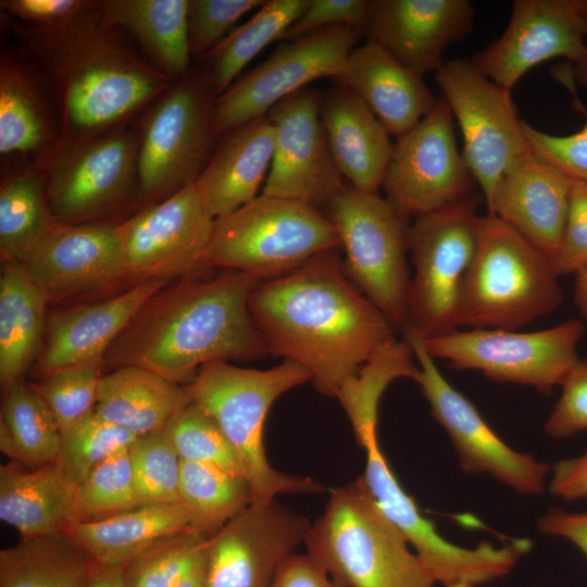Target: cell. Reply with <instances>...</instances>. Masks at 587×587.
<instances>
[{
    "label": "cell",
    "instance_id": "cell-1",
    "mask_svg": "<svg viewBox=\"0 0 587 587\" xmlns=\"http://www.w3.org/2000/svg\"><path fill=\"white\" fill-rule=\"evenodd\" d=\"M337 249L258 283L248 299L267 353L307 367L329 397L397 339L392 323L348 277Z\"/></svg>",
    "mask_w": 587,
    "mask_h": 587
},
{
    "label": "cell",
    "instance_id": "cell-2",
    "mask_svg": "<svg viewBox=\"0 0 587 587\" xmlns=\"http://www.w3.org/2000/svg\"><path fill=\"white\" fill-rule=\"evenodd\" d=\"M258 283L226 270L209 279L193 275L167 284L141 307L103 362L143 367L182 385L204 364L267 354L248 305Z\"/></svg>",
    "mask_w": 587,
    "mask_h": 587
},
{
    "label": "cell",
    "instance_id": "cell-3",
    "mask_svg": "<svg viewBox=\"0 0 587 587\" xmlns=\"http://www.w3.org/2000/svg\"><path fill=\"white\" fill-rule=\"evenodd\" d=\"M17 34L59 99L62 134L58 145L117 128L172 84L104 21L101 1H92L61 24L23 25Z\"/></svg>",
    "mask_w": 587,
    "mask_h": 587
},
{
    "label": "cell",
    "instance_id": "cell-4",
    "mask_svg": "<svg viewBox=\"0 0 587 587\" xmlns=\"http://www.w3.org/2000/svg\"><path fill=\"white\" fill-rule=\"evenodd\" d=\"M312 375L292 360L268 370L239 367L227 361L204 364L185 385L192 402L221 428L238 455L251 487L253 502L280 494H320L325 487L310 477L288 475L268 462L263 430L272 404Z\"/></svg>",
    "mask_w": 587,
    "mask_h": 587
},
{
    "label": "cell",
    "instance_id": "cell-5",
    "mask_svg": "<svg viewBox=\"0 0 587 587\" xmlns=\"http://www.w3.org/2000/svg\"><path fill=\"white\" fill-rule=\"evenodd\" d=\"M307 554L341 587H435L400 530L359 478L330 491L304 538Z\"/></svg>",
    "mask_w": 587,
    "mask_h": 587
},
{
    "label": "cell",
    "instance_id": "cell-6",
    "mask_svg": "<svg viewBox=\"0 0 587 587\" xmlns=\"http://www.w3.org/2000/svg\"><path fill=\"white\" fill-rule=\"evenodd\" d=\"M562 301L552 261L499 217L482 215L459 327L516 330L555 311Z\"/></svg>",
    "mask_w": 587,
    "mask_h": 587
},
{
    "label": "cell",
    "instance_id": "cell-7",
    "mask_svg": "<svg viewBox=\"0 0 587 587\" xmlns=\"http://www.w3.org/2000/svg\"><path fill=\"white\" fill-rule=\"evenodd\" d=\"M339 247L337 229L315 207L260 195L215 218L203 268L224 267L263 282Z\"/></svg>",
    "mask_w": 587,
    "mask_h": 587
},
{
    "label": "cell",
    "instance_id": "cell-8",
    "mask_svg": "<svg viewBox=\"0 0 587 587\" xmlns=\"http://www.w3.org/2000/svg\"><path fill=\"white\" fill-rule=\"evenodd\" d=\"M326 205L346 253L348 277L403 332L409 323L410 217L378 192L352 186H345Z\"/></svg>",
    "mask_w": 587,
    "mask_h": 587
},
{
    "label": "cell",
    "instance_id": "cell-9",
    "mask_svg": "<svg viewBox=\"0 0 587 587\" xmlns=\"http://www.w3.org/2000/svg\"><path fill=\"white\" fill-rule=\"evenodd\" d=\"M480 216L475 198L467 196L410 224L414 273L407 328L424 338L460 328L461 296L477 250Z\"/></svg>",
    "mask_w": 587,
    "mask_h": 587
},
{
    "label": "cell",
    "instance_id": "cell-10",
    "mask_svg": "<svg viewBox=\"0 0 587 587\" xmlns=\"http://www.w3.org/2000/svg\"><path fill=\"white\" fill-rule=\"evenodd\" d=\"M216 97L201 73H189L154 102L139 136L143 201H161L199 177L221 138L213 120Z\"/></svg>",
    "mask_w": 587,
    "mask_h": 587
},
{
    "label": "cell",
    "instance_id": "cell-11",
    "mask_svg": "<svg viewBox=\"0 0 587 587\" xmlns=\"http://www.w3.org/2000/svg\"><path fill=\"white\" fill-rule=\"evenodd\" d=\"M138 151L139 136L124 128L57 145L40 170L53 221L97 223L140 197Z\"/></svg>",
    "mask_w": 587,
    "mask_h": 587
},
{
    "label": "cell",
    "instance_id": "cell-12",
    "mask_svg": "<svg viewBox=\"0 0 587 587\" xmlns=\"http://www.w3.org/2000/svg\"><path fill=\"white\" fill-rule=\"evenodd\" d=\"M366 455L360 477L378 508L400 530L437 584L478 586L509 575L520 559L532 548L527 538H514L496 547L484 541L464 548L446 540L419 510L394 474L378 444L377 434L358 442Z\"/></svg>",
    "mask_w": 587,
    "mask_h": 587
},
{
    "label": "cell",
    "instance_id": "cell-13",
    "mask_svg": "<svg viewBox=\"0 0 587 587\" xmlns=\"http://www.w3.org/2000/svg\"><path fill=\"white\" fill-rule=\"evenodd\" d=\"M585 327L569 320L550 328L516 332L500 328L453 330L424 338L433 359L455 370H474L499 383L530 386L548 395L579 360L577 345Z\"/></svg>",
    "mask_w": 587,
    "mask_h": 587
},
{
    "label": "cell",
    "instance_id": "cell-14",
    "mask_svg": "<svg viewBox=\"0 0 587 587\" xmlns=\"http://www.w3.org/2000/svg\"><path fill=\"white\" fill-rule=\"evenodd\" d=\"M435 78L457 120L464 161L486 205L505 170L529 151L511 90L482 74L471 60L446 61Z\"/></svg>",
    "mask_w": 587,
    "mask_h": 587
},
{
    "label": "cell",
    "instance_id": "cell-15",
    "mask_svg": "<svg viewBox=\"0 0 587 587\" xmlns=\"http://www.w3.org/2000/svg\"><path fill=\"white\" fill-rule=\"evenodd\" d=\"M363 29L334 25L296 37L237 79L214 102L220 136L266 115L279 101L319 78L337 77Z\"/></svg>",
    "mask_w": 587,
    "mask_h": 587
},
{
    "label": "cell",
    "instance_id": "cell-16",
    "mask_svg": "<svg viewBox=\"0 0 587 587\" xmlns=\"http://www.w3.org/2000/svg\"><path fill=\"white\" fill-rule=\"evenodd\" d=\"M420 373L416 383L429 403L433 417L446 429L462 471L486 473L523 495H540L550 467L528 453L510 448L485 422L474 404L438 370L426 351L423 337L405 328Z\"/></svg>",
    "mask_w": 587,
    "mask_h": 587
},
{
    "label": "cell",
    "instance_id": "cell-17",
    "mask_svg": "<svg viewBox=\"0 0 587 587\" xmlns=\"http://www.w3.org/2000/svg\"><path fill=\"white\" fill-rule=\"evenodd\" d=\"M474 183L457 146L454 117L440 97L397 138L382 187L397 209L415 218L471 196Z\"/></svg>",
    "mask_w": 587,
    "mask_h": 587
},
{
    "label": "cell",
    "instance_id": "cell-18",
    "mask_svg": "<svg viewBox=\"0 0 587 587\" xmlns=\"http://www.w3.org/2000/svg\"><path fill=\"white\" fill-rule=\"evenodd\" d=\"M214 221L190 184L118 223L128 282L180 279L203 271Z\"/></svg>",
    "mask_w": 587,
    "mask_h": 587
},
{
    "label": "cell",
    "instance_id": "cell-19",
    "mask_svg": "<svg viewBox=\"0 0 587 587\" xmlns=\"http://www.w3.org/2000/svg\"><path fill=\"white\" fill-rule=\"evenodd\" d=\"M320 99V90L305 87L267 112L275 145L262 196L316 208L346 186L321 120Z\"/></svg>",
    "mask_w": 587,
    "mask_h": 587
},
{
    "label": "cell",
    "instance_id": "cell-20",
    "mask_svg": "<svg viewBox=\"0 0 587 587\" xmlns=\"http://www.w3.org/2000/svg\"><path fill=\"white\" fill-rule=\"evenodd\" d=\"M310 526L276 499L252 502L209 538L205 587H270Z\"/></svg>",
    "mask_w": 587,
    "mask_h": 587
},
{
    "label": "cell",
    "instance_id": "cell-21",
    "mask_svg": "<svg viewBox=\"0 0 587 587\" xmlns=\"http://www.w3.org/2000/svg\"><path fill=\"white\" fill-rule=\"evenodd\" d=\"M587 46V0H515L503 34L472 58L475 67L511 90L536 65L576 63Z\"/></svg>",
    "mask_w": 587,
    "mask_h": 587
},
{
    "label": "cell",
    "instance_id": "cell-22",
    "mask_svg": "<svg viewBox=\"0 0 587 587\" xmlns=\"http://www.w3.org/2000/svg\"><path fill=\"white\" fill-rule=\"evenodd\" d=\"M48 303L128 282L118 224H54L21 263Z\"/></svg>",
    "mask_w": 587,
    "mask_h": 587
},
{
    "label": "cell",
    "instance_id": "cell-23",
    "mask_svg": "<svg viewBox=\"0 0 587 587\" xmlns=\"http://www.w3.org/2000/svg\"><path fill=\"white\" fill-rule=\"evenodd\" d=\"M467 0H372L365 33L402 65L424 77L473 28Z\"/></svg>",
    "mask_w": 587,
    "mask_h": 587
},
{
    "label": "cell",
    "instance_id": "cell-24",
    "mask_svg": "<svg viewBox=\"0 0 587 587\" xmlns=\"http://www.w3.org/2000/svg\"><path fill=\"white\" fill-rule=\"evenodd\" d=\"M171 282H141L105 300L51 312L36 358L35 375L39 379L59 370L103 358L141 307Z\"/></svg>",
    "mask_w": 587,
    "mask_h": 587
},
{
    "label": "cell",
    "instance_id": "cell-25",
    "mask_svg": "<svg viewBox=\"0 0 587 587\" xmlns=\"http://www.w3.org/2000/svg\"><path fill=\"white\" fill-rule=\"evenodd\" d=\"M572 179L530 150L501 175L487 207L553 263L563 237Z\"/></svg>",
    "mask_w": 587,
    "mask_h": 587
},
{
    "label": "cell",
    "instance_id": "cell-26",
    "mask_svg": "<svg viewBox=\"0 0 587 587\" xmlns=\"http://www.w3.org/2000/svg\"><path fill=\"white\" fill-rule=\"evenodd\" d=\"M334 79L362 99L397 138L414 127L439 100L423 76L371 40L350 52Z\"/></svg>",
    "mask_w": 587,
    "mask_h": 587
},
{
    "label": "cell",
    "instance_id": "cell-27",
    "mask_svg": "<svg viewBox=\"0 0 587 587\" xmlns=\"http://www.w3.org/2000/svg\"><path fill=\"white\" fill-rule=\"evenodd\" d=\"M274 145L267 115L221 136L193 183L212 217L227 215L258 197L271 168Z\"/></svg>",
    "mask_w": 587,
    "mask_h": 587
},
{
    "label": "cell",
    "instance_id": "cell-28",
    "mask_svg": "<svg viewBox=\"0 0 587 587\" xmlns=\"http://www.w3.org/2000/svg\"><path fill=\"white\" fill-rule=\"evenodd\" d=\"M320 115L341 175L355 189L377 192L394 148L388 130L362 99L339 85L321 91Z\"/></svg>",
    "mask_w": 587,
    "mask_h": 587
},
{
    "label": "cell",
    "instance_id": "cell-29",
    "mask_svg": "<svg viewBox=\"0 0 587 587\" xmlns=\"http://www.w3.org/2000/svg\"><path fill=\"white\" fill-rule=\"evenodd\" d=\"M75 486L55 460L39 467H0V519L22 537L55 536L75 524Z\"/></svg>",
    "mask_w": 587,
    "mask_h": 587
},
{
    "label": "cell",
    "instance_id": "cell-30",
    "mask_svg": "<svg viewBox=\"0 0 587 587\" xmlns=\"http://www.w3.org/2000/svg\"><path fill=\"white\" fill-rule=\"evenodd\" d=\"M191 402L185 385L171 383L147 369L126 365L101 376L93 411L138 438L162 432Z\"/></svg>",
    "mask_w": 587,
    "mask_h": 587
},
{
    "label": "cell",
    "instance_id": "cell-31",
    "mask_svg": "<svg viewBox=\"0 0 587 587\" xmlns=\"http://www.w3.org/2000/svg\"><path fill=\"white\" fill-rule=\"evenodd\" d=\"M193 528L180 502L142 504L115 515L77 523L65 535L101 566L122 567L158 540Z\"/></svg>",
    "mask_w": 587,
    "mask_h": 587
},
{
    "label": "cell",
    "instance_id": "cell-32",
    "mask_svg": "<svg viewBox=\"0 0 587 587\" xmlns=\"http://www.w3.org/2000/svg\"><path fill=\"white\" fill-rule=\"evenodd\" d=\"M104 21L130 34L172 83L189 74L188 0L101 1Z\"/></svg>",
    "mask_w": 587,
    "mask_h": 587
},
{
    "label": "cell",
    "instance_id": "cell-33",
    "mask_svg": "<svg viewBox=\"0 0 587 587\" xmlns=\"http://www.w3.org/2000/svg\"><path fill=\"white\" fill-rule=\"evenodd\" d=\"M48 301L18 262L1 263L0 383L22 379L41 347Z\"/></svg>",
    "mask_w": 587,
    "mask_h": 587
},
{
    "label": "cell",
    "instance_id": "cell-34",
    "mask_svg": "<svg viewBox=\"0 0 587 587\" xmlns=\"http://www.w3.org/2000/svg\"><path fill=\"white\" fill-rule=\"evenodd\" d=\"M96 565L65 534L21 539L0 551V587H87Z\"/></svg>",
    "mask_w": 587,
    "mask_h": 587
},
{
    "label": "cell",
    "instance_id": "cell-35",
    "mask_svg": "<svg viewBox=\"0 0 587 587\" xmlns=\"http://www.w3.org/2000/svg\"><path fill=\"white\" fill-rule=\"evenodd\" d=\"M310 0H266L243 24L234 28L201 60V73L216 96L237 79L242 70L270 43L282 39L303 13Z\"/></svg>",
    "mask_w": 587,
    "mask_h": 587
},
{
    "label": "cell",
    "instance_id": "cell-36",
    "mask_svg": "<svg viewBox=\"0 0 587 587\" xmlns=\"http://www.w3.org/2000/svg\"><path fill=\"white\" fill-rule=\"evenodd\" d=\"M2 390L1 452L10 461L30 469L58 460L61 432L33 385L20 379Z\"/></svg>",
    "mask_w": 587,
    "mask_h": 587
},
{
    "label": "cell",
    "instance_id": "cell-37",
    "mask_svg": "<svg viewBox=\"0 0 587 587\" xmlns=\"http://www.w3.org/2000/svg\"><path fill=\"white\" fill-rule=\"evenodd\" d=\"M13 57L0 66V153L38 152L52 145V127L39 85Z\"/></svg>",
    "mask_w": 587,
    "mask_h": 587
},
{
    "label": "cell",
    "instance_id": "cell-38",
    "mask_svg": "<svg viewBox=\"0 0 587 587\" xmlns=\"http://www.w3.org/2000/svg\"><path fill=\"white\" fill-rule=\"evenodd\" d=\"M54 224L41 172L25 170L2 182L0 187L1 263H22Z\"/></svg>",
    "mask_w": 587,
    "mask_h": 587
},
{
    "label": "cell",
    "instance_id": "cell-39",
    "mask_svg": "<svg viewBox=\"0 0 587 587\" xmlns=\"http://www.w3.org/2000/svg\"><path fill=\"white\" fill-rule=\"evenodd\" d=\"M179 502L190 514L192 527L212 536L246 510L253 496L242 476L182 461Z\"/></svg>",
    "mask_w": 587,
    "mask_h": 587
},
{
    "label": "cell",
    "instance_id": "cell-40",
    "mask_svg": "<svg viewBox=\"0 0 587 587\" xmlns=\"http://www.w3.org/2000/svg\"><path fill=\"white\" fill-rule=\"evenodd\" d=\"M414 359L410 344L404 338L395 339L340 386L335 397L351 423L355 439L377 432L378 404L392 380L400 377L416 380L420 367Z\"/></svg>",
    "mask_w": 587,
    "mask_h": 587
},
{
    "label": "cell",
    "instance_id": "cell-41",
    "mask_svg": "<svg viewBox=\"0 0 587 587\" xmlns=\"http://www.w3.org/2000/svg\"><path fill=\"white\" fill-rule=\"evenodd\" d=\"M208 534L187 528L168 535L122 566L126 587H173L204 552Z\"/></svg>",
    "mask_w": 587,
    "mask_h": 587
},
{
    "label": "cell",
    "instance_id": "cell-42",
    "mask_svg": "<svg viewBox=\"0 0 587 587\" xmlns=\"http://www.w3.org/2000/svg\"><path fill=\"white\" fill-rule=\"evenodd\" d=\"M136 439L93 411L61 432L58 461L67 478L78 486L101 463L128 450Z\"/></svg>",
    "mask_w": 587,
    "mask_h": 587
},
{
    "label": "cell",
    "instance_id": "cell-43",
    "mask_svg": "<svg viewBox=\"0 0 587 587\" xmlns=\"http://www.w3.org/2000/svg\"><path fill=\"white\" fill-rule=\"evenodd\" d=\"M163 432L182 461L215 466L246 478L242 464L221 428L193 402L176 414Z\"/></svg>",
    "mask_w": 587,
    "mask_h": 587
},
{
    "label": "cell",
    "instance_id": "cell-44",
    "mask_svg": "<svg viewBox=\"0 0 587 587\" xmlns=\"http://www.w3.org/2000/svg\"><path fill=\"white\" fill-rule=\"evenodd\" d=\"M138 505L128 449L101 463L77 486L75 524L102 520Z\"/></svg>",
    "mask_w": 587,
    "mask_h": 587
},
{
    "label": "cell",
    "instance_id": "cell-45",
    "mask_svg": "<svg viewBox=\"0 0 587 587\" xmlns=\"http://www.w3.org/2000/svg\"><path fill=\"white\" fill-rule=\"evenodd\" d=\"M129 458L139 505L179 502L182 460L163 430L138 437Z\"/></svg>",
    "mask_w": 587,
    "mask_h": 587
},
{
    "label": "cell",
    "instance_id": "cell-46",
    "mask_svg": "<svg viewBox=\"0 0 587 587\" xmlns=\"http://www.w3.org/2000/svg\"><path fill=\"white\" fill-rule=\"evenodd\" d=\"M103 364V358H97L59 370L32 384L60 432L93 412Z\"/></svg>",
    "mask_w": 587,
    "mask_h": 587
},
{
    "label": "cell",
    "instance_id": "cell-47",
    "mask_svg": "<svg viewBox=\"0 0 587 587\" xmlns=\"http://www.w3.org/2000/svg\"><path fill=\"white\" fill-rule=\"evenodd\" d=\"M265 0H188V40L190 53L202 59L210 53L247 13Z\"/></svg>",
    "mask_w": 587,
    "mask_h": 587
},
{
    "label": "cell",
    "instance_id": "cell-48",
    "mask_svg": "<svg viewBox=\"0 0 587 587\" xmlns=\"http://www.w3.org/2000/svg\"><path fill=\"white\" fill-rule=\"evenodd\" d=\"M575 107L586 116L584 126L576 133L559 136L541 132L523 122L529 150L562 172L572 180L587 183V111L577 98Z\"/></svg>",
    "mask_w": 587,
    "mask_h": 587
},
{
    "label": "cell",
    "instance_id": "cell-49",
    "mask_svg": "<svg viewBox=\"0 0 587 587\" xmlns=\"http://www.w3.org/2000/svg\"><path fill=\"white\" fill-rule=\"evenodd\" d=\"M560 387V398L544 425L547 435L559 439L587 430V360H578Z\"/></svg>",
    "mask_w": 587,
    "mask_h": 587
},
{
    "label": "cell",
    "instance_id": "cell-50",
    "mask_svg": "<svg viewBox=\"0 0 587 587\" xmlns=\"http://www.w3.org/2000/svg\"><path fill=\"white\" fill-rule=\"evenodd\" d=\"M587 264V183L573 180L564 233L553 267L560 276Z\"/></svg>",
    "mask_w": 587,
    "mask_h": 587
},
{
    "label": "cell",
    "instance_id": "cell-51",
    "mask_svg": "<svg viewBox=\"0 0 587 587\" xmlns=\"http://www.w3.org/2000/svg\"><path fill=\"white\" fill-rule=\"evenodd\" d=\"M370 3L367 0H310L307 9L286 30L282 39L291 40L334 25H352L365 32Z\"/></svg>",
    "mask_w": 587,
    "mask_h": 587
},
{
    "label": "cell",
    "instance_id": "cell-52",
    "mask_svg": "<svg viewBox=\"0 0 587 587\" xmlns=\"http://www.w3.org/2000/svg\"><path fill=\"white\" fill-rule=\"evenodd\" d=\"M87 0H2L1 8L32 27H50L61 24L86 10Z\"/></svg>",
    "mask_w": 587,
    "mask_h": 587
},
{
    "label": "cell",
    "instance_id": "cell-53",
    "mask_svg": "<svg viewBox=\"0 0 587 587\" xmlns=\"http://www.w3.org/2000/svg\"><path fill=\"white\" fill-rule=\"evenodd\" d=\"M270 587H341L308 554L290 555Z\"/></svg>",
    "mask_w": 587,
    "mask_h": 587
},
{
    "label": "cell",
    "instance_id": "cell-54",
    "mask_svg": "<svg viewBox=\"0 0 587 587\" xmlns=\"http://www.w3.org/2000/svg\"><path fill=\"white\" fill-rule=\"evenodd\" d=\"M549 492L563 500L587 498V451L580 457L560 460L550 470Z\"/></svg>",
    "mask_w": 587,
    "mask_h": 587
},
{
    "label": "cell",
    "instance_id": "cell-55",
    "mask_svg": "<svg viewBox=\"0 0 587 587\" xmlns=\"http://www.w3.org/2000/svg\"><path fill=\"white\" fill-rule=\"evenodd\" d=\"M537 525L546 535L571 541L587 560V512L552 508L538 519Z\"/></svg>",
    "mask_w": 587,
    "mask_h": 587
},
{
    "label": "cell",
    "instance_id": "cell-56",
    "mask_svg": "<svg viewBox=\"0 0 587 587\" xmlns=\"http://www.w3.org/2000/svg\"><path fill=\"white\" fill-rule=\"evenodd\" d=\"M87 587H126L122 567L96 565Z\"/></svg>",
    "mask_w": 587,
    "mask_h": 587
},
{
    "label": "cell",
    "instance_id": "cell-57",
    "mask_svg": "<svg viewBox=\"0 0 587 587\" xmlns=\"http://www.w3.org/2000/svg\"><path fill=\"white\" fill-rule=\"evenodd\" d=\"M205 558L207 548L173 587H205Z\"/></svg>",
    "mask_w": 587,
    "mask_h": 587
},
{
    "label": "cell",
    "instance_id": "cell-58",
    "mask_svg": "<svg viewBox=\"0 0 587 587\" xmlns=\"http://www.w3.org/2000/svg\"><path fill=\"white\" fill-rule=\"evenodd\" d=\"M575 275L574 301L580 314L587 320V264Z\"/></svg>",
    "mask_w": 587,
    "mask_h": 587
},
{
    "label": "cell",
    "instance_id": "cell-59",
    "mask_svg": "<svg viewBox=\"0 0 587 587\" xmlns=\"http://www.w3.org/2000/svg\"><path fill=\"white\" fill-rule=\"evenodd\" d=\"M573 76L579 85L587 87V46L582 58L574 63Z\"/></svg>",
    "mask_w": 587,
    "mask_h": 587
},
{
    "label": "cell",
    "instance_id": "cell-60",
    "mask_svg": "<svg viewBox=\"0 0 587 587\" xmlns=\"http://www.w3.org/2000/svg\"><path fill=\"white\" fill-rule=\"evenodd\" d=\"M451 587H474V586L466 585V584H458V585H453Z\"/></svg>",
    "mask_w": 587,
    "mask_h": 587
}]
</instances>
